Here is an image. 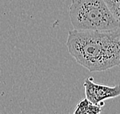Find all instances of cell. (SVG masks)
<instances>
[{"mask_svg": "<svg viewBox=\"0 0 120 114\" xmlns=\"http://www.w3.org/2000/svg\"><path fill=\"white\" fill-rule=\"evenodd\" d=\"M69 16L75 30H106L120 25L103 0H72Z\"/></svg>", "mask_w": 120, "mask_h": 114, "instance_id": "cell-2", "label": "cell"}, {"mask_svg": "<svg viewBox=\"0 0 120 114\" xmlns=\"http://www.w3.org/2000/svg\"><path fill=\"white\" fill-rule=\"evenodd\" d=\"M102 112L101 106L90 102L88 99L85 98L79 101L76 109L74 111V114H98Z\"/></svg>", "mask_w": 120, "mask_h": 114, "instance_id": "cell-4", "label": "cell"}, {"mask_svg": "<svg viewBox=\"0 0 120 114\" xmlns=\"http://www.w3.org/2000/svg\"><path fill=\"white\" fill-rule=\"evenodd\" d=\"M66 45L76 61L91 72L120 67V25L106 30L74 29Z\"/></svg>", "mask_w": 120, "mask_h": 114, "instance_id": "cell-1", "label": "cell"}, {"mask_svg": "<svg viewBox=\"0 0 120 114\" xmlns=\"http://www.w3.org/2000/svg\"><path fill=\"white\" fill-rule=\"evenodd\" d=\"M103 2L120 24V0H103Z\"/></svg>", "mask_w": 120, "mask_h": 114, "instance_id": "cell-5", "label": "cell"}, {"mask_svg": "<svg viewBox=\"0 0 120 114\" xmlns=\"http://www.w3.org/2000/svg\"><path fill=\"white\" fill-rule=\"evenodd\" d=\"M84 89L86 98L93 103L103 106L104 100L116 98L120 96V84L113 87L95 83L93 77L86 78L84 80Z\"/></svg>", "mask_w": 120, "mask_h": 114, "instance_id": "cell-3", "label": "cell"}]
</instances>
